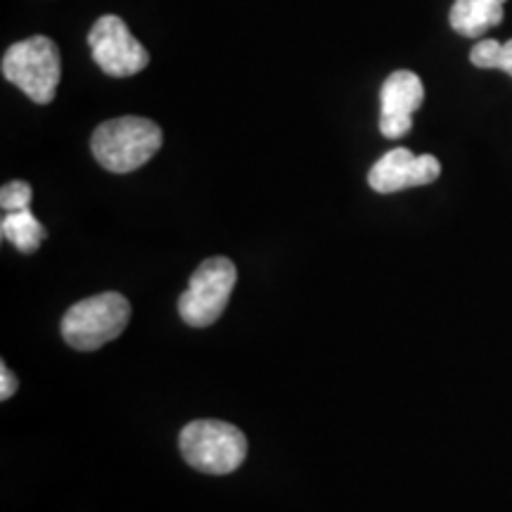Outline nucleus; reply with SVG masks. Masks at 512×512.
I'll list each match as a JSON object with an SVG mask.
<instances>
[{
    "mask_svg": "<svg viewBox=\"0 0 512 512\" xmlns=\"http://www.w3.org/2000/svg\"><path fill=\"white\" fill-rule=\"evenodd\" d=\"M131 320L124 294L102 292L69 306L62 318V337L76 351H95L117 339Z\"/></svg>",
    "mask_w": 512,
    "mask_h": 512,
    "instance_id": "4",
    "label": "nucleus"
},
{
    "mask_svg": "<svg viewBox=\"0 0 512 512\" xmlns=\"http://www.w3.org/2000/svg\"><path fill=\"white\" fill-rule=\"evenodd\" d=\"M441 164L432 155H413L406 147H396L387 155L377 159L368 174L370 188L380 195H392V192L418 188V185H430L439 178Z\"/></svg>",
    "mask_w": 512,
    "mask_h": 512,
    "instance_id": "7",
    "label": "nucleus"
},
{
    "mask_svg": "<svg viewBox=\"0 0 512 512\" xmlns=\"http://www.w3.org/2000/svg\"><path fill=\"white\" fill-rule=\"evenodd\" d=\"M3 76L36 105H50L62 76L60 48L48 36L12 43L3 57Z\"/></svg>",
    "mask_w": 512,
    "mask_h": 512,
    "instance_id": "2",
    "label": "nucleus"
},
{
    "mask_svg": "<svg viewBox=\"0 0 512 512\" xmlns=\"http://www.w3.org/2000/svg\"><path fill=\"white\" fill-rule=\"evenodd\" d=\"M425 100V86L420 76L408 69L389 74L380 91V133L396 140L413 128V112Z\"/></svg>",
    "mask_w": 512,
    "mask_h": 512,
    "instance_id": "8",
    "label": "nucleus"
},
{
    "mask_svg": "<svg viewBox=\"0 0 512 512\" xmlns=\"http://www.w3.org/2000/svg\"><path fill=\"white\" fill-rule=\"evenodd\" d=\"M238 283V268L226 256H214L197 266L188 290L178 299V313L190 328H209L226 311Z\"/></svg>",
    "mask_w": 512,
    "mask_h": 512,
    "instance_id": "5",
    "label": "nucleus"
},
{
    "mask_svg": "<svg viewBox=\"0 0 512 512\" xmlns=\"http://www.w3.org/2000/svg\"><path fill=\"white\" fill-rule=\"evenodd\" d=\"M31 197H34V190H31L29 183L24 181L5 183L3 190H0V207H3V214H8V211L29 209Z\"/></svg>",
    "mask_w": 512,
    "mask_h": 512,
    "instance_id": "11",
    "label": "nucleus"
},
{
    "mask_svg": "<svg viewBox=\"0 0 512 512\" xmlns=\"http://www.w3.org/2000/svg\"><path fill=\"white\" fill-rule=\"evenodd\" d=\"M178 446L185 463L204 475H230L247 458L245 432L223 420H192L183 427Z\"/></svg>",
    "mask_w": 512,
    "mask_h": 512,
    "instance_id": "3",
    "label": "nucleus"
},
{
    "mask_svg": "<svg viewBox=\"0 0 512 512\" xmlns=\"http://www.w3.org/2000/svg\"><path fill=\"white\" fill-rule=\"evenodd\" d=\"M88 46L98 67L114 79H126L143 72L150 55L117 15H102L88 31Z\"/></svg>",
    "mask_w": 512,
    "mask_h": 512,
    "instance_id": "6",
    "label": "nucleus"
},
{
    "mask_svg": "<svg viewBox=\"0 0 512 512\" xmlns=\"http://www.w3.org/2000/svg\"><path fill=\"white\" fill-rule=\"evenodd\" d=\"M505 0H456L448 22L456 34L479 38L503 22Z\"/></svg>",
    "mask_w": 512,
    "mask_h": 512,
    "instance_id": "9",
    "label": "nucleus"
},
{
    "mask_svg": "<svg viewBox=\"0 0 512 512\" xmlns=\"http://www.w3.org/2000/svg\"><path fill=\"white\" fill-rule=\"evenodd\" d=\"M0 235H3V240L12 242L22 254H34L43 245V240L48 238V230L31 214V209H22L3 214Z\"/></svg>",
    "mask_w": 512,
    "mask_h": 512,
    "instance_id": "10",
    "label": "nucleus"
},
{
    "mask_svg": "<svg viewBox=\"0 0 512 512\" xmlns=\"http://www.w3.org/2000/svg\"><path fill=\"white\" fill-rule=\"evenodd\" d=\"M501 53L503 43L494 41V38H484V41H479L477 46L472 48L470 60L479 69H498V64H501Z\"/></svg>",
    "mask_w": 512,
    "mask_h": 512,
    "instance_id": "12",
    "label": "nucleus"
},
{
    "mask_svg": "<svg viewBox=\"0 0 512 512\" xmlns=\"http://www.w3.org/2000/svg\"><path fill=\"white\" fill-rule=\"evenodd\" d=\"M498 69H503L505 74L512 76V38L508 43H503V53H501V64Z\"/></svg>",
    "mask_w": 512,
    "mask_h": 512,
    "instance_id": "14",
    "label": "nucleus"
},
{
    "mask_svg": "<svg viewBox=\"0 0 512 512\" xmlns=\"http://www.w3.org/2000/svg\"><path fill=\"white\" fill-rule=\"evenodd\" d=\"M0 399L8 401L12 394L17 392V377L10 373V368L5 366V363H0Z\"/></svg>",
    "mask_w": 512,
    "mask_h": 512,
    "instance_id": "13",
    "label": "nucleus"
},
{
    "mask_svg": "<svg viewBox=\"0 0 512 512\" xmlns=\"http://www.w3.org/2000/svg\"><path fill=\"white\" fill-rule=\"evenodd\" d=\"M164 143L162 128L145 117H119L93 131L91 150L102 169L131 174L150 162Z\"/></svg>",
    "mask_w": 512,
    "mask_h": 512,
    "instance_id": "1",
    "label": "nucleus"
}]
</instances>
